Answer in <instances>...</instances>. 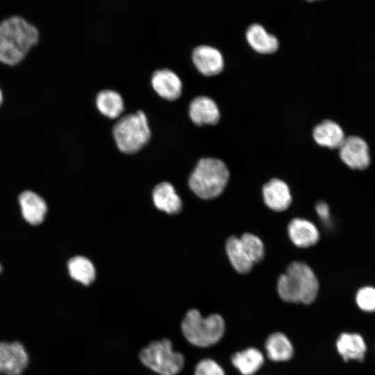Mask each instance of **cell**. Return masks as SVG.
Returning a JSON list of instances; mask_svg holds the SVG:
<instances>
[{
  "label": "cell",
  "instance_id": "12",
  "mask_svg": "<svg viewBox=\"0 0 375 375\" xmlns=\"http://www.w3.org/2000/svg\"><path fill=\"white\" fill-rule=\"evenodd\" d=\"M288 232L292 243L300 248L313 246L319 239V233L315 224L302 218L292 219L288 224Z\"/></svg>",
  "mask_w": 375,
  "mask_h": 375
},
{
  "label": "cell",
  "instance_id": "5",
  "mask_svg": "<svg viewBox=\"0 0 375 375\" xmlns=\"http://www.w3.org/2000/svg\"><path fill=\"white\" fill-rule=\"evenodd\" d=\"M112 133L117 147L126 153L140 150L151 136L147 117L142 111L121 118L115 124Z\"/></svg>",
  "mask_w": 375,
  "mask_h": 375
},
{
  "label": "cell",
  "instance_id": "16",
  "mask_svg": "<svg viewBox=\"0 0 375 375\" xmlns=\"http://www.w3.org/2000/svg\"><path fill=\"white\" fill-rule=\"evenodd\" d=\"M153 200L157 208L169 214L178 213L182 208L180 197L168 182H162L155 187Z\"/></svg>",
  "mask_w": 375,
  "mask_h": 375
},
{
  "label": "cell",
  "instance_id": "1",
  "mask_svg": "<svg viewBox=\"0 0 375 375\" xmlns=\"http://www.w3.org/2000/svg\"><path fill=\"white\" fill-rule=\"evenodd\" d=\"M38 29L21 16H11L0 22V62L16 65L38 43Z\"/></svg>",
  "mask_w": 375,
  "mask_h": 375
},
{
  "label": "cell",
  "instance_id": "22",
  "mask_svg": "<svg viewBox=\"0 0 375 375\" xmlns=\"http://www.w3.org/2000/svg\"><path fill=\"white\" fill-rule=\"evenodd\" d=\"M96 105L103 115L115 119L124 110V102L121 95L113 90H102L97 96Z\"/></svg>",
  "mask_w": 375,
  "mask_h": 375
},
{
  "label": "cell",
  "instance_id": "2",
  "mask_svg": "<svg viewBox=\"0 0 375 375\" xmlns=\"http://www.w3.org/2000/svg\"><path fill=\"white\" fill-rule=\"evenodd\" d=\"M279 297L288 303L310 304L316 299L318 280L312 269L305 262H291L277 283Z\"/></svg>",
  "mask_w": 375,
  "mask_h": 375
},
{
  "label": "cell",
  "instance_id": "3",
  "mask_svg": "<svg viewBox=\"0 0 375 375\" xmlns=\"http://www.w3.org/2000/svg\"><path fill=\"white\" fill-rule=\"evenodd\" d=\"M228 178V168L222 160L205 158L197 162L190 176L189 185L199 197L211 199L223 192Z\"/></svg>",
  "mask_w": 375,
  "mask_h": 375
},
{
  "label": "cell",
  "instance_id": "7",
  "mask_svg": "<svg viewBox=\"0 0 375 375\" xmlns=\"http://www.w3.org/2000/svg\"><path fill=\"white\" fill-rule=\"evenodd\" d=\"M28 363V353L21 343L0 342V374L20 375Z\"/></svg>",
  "mask_w": 375,
  "mask_h": 375
},
{
  "label": "cell",
  "instance_id": "27",
  "mask_svg": "<svg viewBox=\"0 0 375 375\" xmlns=\"http://www.w3.org/2000/svg\"><path fill=\"white\" fill-rule=\"evenodd\" d=\"M316 211L319 217L322 220H328L330 216L329 207L328 204L324 201L318 202L316 204Z\"/></svg>",
  "mask_w": 375,
  "mask_h": 375
},
{
  "label": "cell",
  "instance_id": "28",
  "mask_svg": "<svg viewBox=\"0 0 375 375\" xmlns=\"http://www.w3.org/2000/svg\"><path fill=\"white\" fill-rule=\"evenodd\" d=\"M2 100H3V96H2V92H1V91L0 90V106H1V103H2Z\"/></svg>",
  "mask_w": 375,
  "mask_h": 375
},
{
  "label": "cell",
  "instance_id": "26",
  "mask_svg": "<svg viewBox=\"0 0 375 375\" xmlns=\"http://www.w3.org/2000/svg\"><path fill=\"white\" fill-rule=\"evenodd\" d=\"M194 375H225V373L215 361L203 359L197 365Z\"/></svg>",
  "mask_w": 375,
  "mask_h": 375
},
{
  "label": "cell",
  "instance_id": "6",
  "mask_svg": "<svg viewBox=\"0 0 375 375\" xmlns=\"http://www.w3.org/2000/svg\"><path fill=\"white\" fill-rule=\"evenodd\" d=\"M144 365L160 375H176L184 366V357L174 351L168 339L153 341L139 354Z\"/></svg>",
  "mask_w": 375,
  "mask_h": 375
},
{
  "label": "cell",
  "instance_id": "4",
  "mask_svg": "<svg viewBox=\"0 0 375 375\" xmlns=\"http://www.w3.org/2000/svg\"><path fill=\"white\" fill-rule=\"evenodd\" d=\"M181 331L185 339L192 344L207 347L221 340L225 331V323L218 314L203 317L197 310L191 309L183 319Z\"/></svg>",
  "mask_w": 375,
  "mask_h": 375
},
{
  "label": "cell",
  "instance_id": "13",
  "mask_svg": "<svg viewBox=\"0 0 375 375\" xmlns=\"http://www.w3.org/2000/svg\"><path fill=\"white\" fill-rule=\"evenodd\" d=\"M189 114L192 121L198 126L215 124L220 117L215 102L205 96L197 97L191 101Z\"/></svg>",
  "mask_w": 375,
  "mask_h": 375
},
{
  "label": "cell",
  "instance_id": "14",
  "mask_svg": "<svg viewBox=\"0 0 375 375\" xmlns=\"http://www.w3.org/2000/svg\"><path fill=\"white\" fill-rule=\"evenodd\" d=\"M19 203L24 219L32 225L42 223L47 207L44 200L32 191H24L19 196Z\"/></svg>",
  "mask_w": 375,
  "mask_h": 375
},
{
  "label": "cell",
  "instance_id": "29",
  "mask_svg": "<svg viewBox=\"0 0 375 375\" xmlns=\"http://www.w3.org/2000/svg\"><path fill=\"white\" fill-rule=\"evenodd\" d=\"M1 269H2V268H1V266L0 265V272H1Z\"/></svg>",
  "mask_w": 375,
  "mask_h": 375
},
{
  "label": "cell",
  "instance_id": "19",
  "mask_svg": "<svg viewBox=\"0 0 375 375\" xmlns=\"http://www.w3.org/2000/svg\"><path fill=\"white\" fill-rule=\"evenodd\" d=\"M226 251L234 269L240 274H247L251 271L253 262L244 251L240 238L231 236L226 243Z\"/></svg>",
  "mask_w": 375,
  "mask_h": 375
},
{
  "label": "cell",
  "instance_id": "23",
  "mask_svg": "<svg viewBox=\"0 0 375 375\" xmlns=\"http://www.w3.org/2000/svg\"><path fill=\"white\" fill-rule=\"evenodd\" d=\"M71 277L84 285L90 284L95 278V269L92 263L83 256L72 258L67 263Z\"/></svg>",
  "mask_w": 375,
  "mask_h": 375
},
{
  "label": "cell",
  "instance_id": "11",
  "mask_svg": "<svg viewBox=\"0 0 375 375\" xmlns=\"http://www.w3.org/2000/svg\"><path fill=\"white\" fill-rule=\"evenodd\" d=\"M151 85L160 97L169 101L177 99L182 92L181 79L167 69L156 71L151 78Z\"/></svg>",
  "mask_w": 375,
  "mask_h": 375
},
{
  "label": "cell",
  "instance_id": "20",
  "mask_svg": "<svg viewBox=\"0 0 375 375\" xmlns=\"http://www.w3.org/2000/svg\"><path fill=\"white\" fill-rule=\"evenodd\" d=\"M231 360L242 374L253 375L263 364L264 358L258 349L249 348L235 353Z\"/></svg>",
  "mask_w": 375,
  "mask_h": 375
},
{
  "label": "cell",
  "instance_id": "8",
  "mask_svg": "<svg viewBox=\"0 0 375 375\" xmlns=\"http://www.w3.org/2000/svg\"><path fill=\"white\" fill-rule=\"evenodd\" d=\"M339 149L342 160L353 169L362 170L370 164L368 145L358 136L345 138Z\"/></svg>",
  "mask_w": 375,
  "mask_h": 375
},
{
  "label": "cell",
  "instance_id": "17",
  "mask_svg": "<svg viewBox=\"0 0 375 375\" xmlns=\"http://www.w3.org/2000/svg\"><path fill=\"white\" fill-rule=\"evenodd\" d=\"M313 138L320 146L336 149L340 147L345 136L343 130L337 123L327 119L315 126Z\"/></svg>",
  "mask_w": 375,
  "mask_h": 375
},
{
  "label": "cell",
  "instance_id": "24",
  "mask_svg": "<svg viewBox=\"0 0 375 375\" xmlns=\"http://www.w3.org/2000/svg\"><path fill=\"white\" fill-rule=\"evenodd\" d=\"M240 240L244 251L253 264L259 262L263 259L265 247L258 236L247 233L243 234Z\"/></svg>",
  "mask_w": 375,
  "mask_h": 375
},
{
  "label": "cell",
  "instance_id": "10",
  "mask_svg": "<svg viewBox=\"0 0 375 375\" xmlns=\"http://www.w3.org/2000/svg\"><path fill=\"white\" fill-rule=\"evenodd\" d=\"M265 205L276 212L285 210L292 203V196L288 185L278 178H273L262 188Z\"/></svg>",
  "mask_w": 375,
  "mask_h": 375
},
{
  "label": "cell",
  "instance_id": "25",
  "mask_svg": "<svg viewBox=\"0 0 375 375\" xmlns=\"http://www.w3.org/2000/svg\"><path fill=\"white\" fill-rule=\"evenodd\" d=\"M356 303L358 307L365 311H375V288L364 287L356 294Z\"/></svg>",
  "mask_w": 375,
  "mask_h": 375
},
{
  "label": "cell",
  "instance_id": "18",
  "mask_svg": "<svg viewBox=\"0 0 375 375\" xmlns=\"http://www.w3.org/2000/svg\"><path fill=\"white\" fill-rule=\"evenodd\" d=\"M339 353L345 361L350 359L362 361L366 351L362 338L356 333H342L336 342Z\"/></svg>",
  "mask_w": 375,
  "mask_h": 375
},
{
  "label": "cell",
  "instance_id": "21",
  "mask_svg": "<svg viewBox=\"0 0 375 375\" xmlns=\"http://www.w3.org/2000/svg\"><path fill=\"white\" fill-rule=\"evenodd\" d=\"M265 348L269 359L285 361L293 355V347L289 339L281 333H274L267 339Z\"/></svg>",
  "mask_w": 375,
  "mask_h": 375
},
{
  "label": "cell",
  "instance_id": "30",
  "mask_svg": "<svg viewBox=\"0 0 375 375\" xmlns=\"http://www.w3.org/2000/svg\"><path fill=\"white\" fill-rule=\"evenodd\" d=\"M308 1H315V0H308Z\"/></svg>",
  "mask_w": 375,
  "mask_h": 375
},
{
  "label": "cell",
  "instance_id": "15",
  "mask_svg": "<svg viewBox=\"0 0 375 375\" xmlns=\"http://www.w3.org/2000/svg\"><path fill=\"white\" fill-rule=\"evenodd\" d=\"M246 38L249 45L260 53H272L278 48L277 38L258 24L249 26L246 31Z\"/></svg>",
  "mask_w": 375,
  "mask_h": 375
},
{
  "label": "cell",
  "instance_id": "9",
  "mask_svg": "<svg viewBox=\"0 0 375 375\" xmlns=\"http://www.w3.org/2000/svg\"><path fill=\"white\" fill-rule=\"evenodd\" d=\"M192 58L197 69L205 76L216 75L223 69V57L219 51L212 47L201 45L196 47Z\"/></svg>",
  "mask_w": 375,
  "mask_h": 375
}]
</instances>
